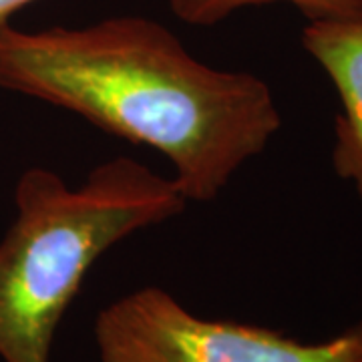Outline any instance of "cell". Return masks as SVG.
Here are the masks:
<instances>
[{
    "instance_id": "cell-6",
    "label": "cell",
    "mask_w": 362,
    "mask_h": 362,
    "mask_svg": "<svg viewBox=\"0 0 362 362\" xmlns=\"http://www.w3.org/2000/svg\"><path fill=\"white\" fill-rule=\"evenodd\" d=\"M33 2L37 0H0V25H6L14 13H18L21 8H25Z\"/></svg>"
},
{
    "instance_id": "cell-2",
    "label": "cell",
    "mask_w": 362,
    "mask_h": 362,
    "mask_svg": "<svg viewBox=\"0 0 362 362\" xmlns=\"http://www.w3.org/2000/svg\"><path fill=\"white\" fill-rule=\"evenodd\" d=\"M14 206L0 242V358L51 362L59 324L93 264L125 238L180 216L187 199L173 180L115 157L77 187L51 169H26Z\"/></svg>"
},
{
    "instance_id": "cell-1",
    "label": "cell",
    "mask_w": 362,
    "mask_h": 362,
    "mask_svg": "<svg viewBox=\"0 0 362 362\" xmlns=\"http://www.w3.org/2000/svg\"><path fill=\"white\" fill-rule=\"evenodd\" d=\"M0 87L168 157L187 202L216 199L282 127L266 81L197 61L145 16L45 30L0 25Z\"/></svg>"
},
{
    "instance_id": "cell-5",
    "label": "cell",
    "mask_w": 362,
    "mask_h": 362,
    "mask_svg": "<svg viewBox=\"0 0 362 362\" xmlns=\"http://www.w3.org/2000/svg\"><path fill=\"white\" fill-rule=\"evenodd\" d=\"M171 13L180 21L194 26H211L221 23L233 13L272 4L286 2L298 8L308 23L314 21H349L362 18V0H168Z\"/></svg>"
},
{
    "instance_id": "cell-4",
    "label": "cell",
    "mask_w": 362,
    "mask_h": 362,
    "mask_svg": "<svg viewBox=\"0 0 362 362\" xmlns=\"http://www.w3.org/2000/svg\"><path fill=\"white\" fill-rule=\"evenodd\" d=\"M302 45L338 93L332 168L362 199V18L308 23Z\"/></svg>"
},
{
    "instance_id": "cell-3",
    "label": "cell",
    "mask_w": 362,
    "mask_h": 362,
    "mask_svg": "<svg viewBox=\"0 0 362 362\" xmlns=\"http://www.w3.org/2000/svg\"><path fill=\"white\" fill-rule=\"evenodd\" d=\"M93 337L101 362H362V320L322 342H300L264 326L202 318L159 286L107 304Z\"/></svg>"
}]
</instances>
